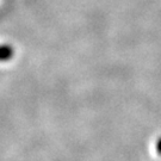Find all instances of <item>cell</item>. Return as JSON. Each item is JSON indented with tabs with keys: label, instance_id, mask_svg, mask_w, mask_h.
<instances>
[{
	"label": "cell",
	"instance_id": "1",
	"mask_svg": "<svg viewBox=\"0 0 161 161\" xmlns=\"http://www.w3.org/2000/svg\"><path fill=\"white\" fill-rule=\"evenodd\" d=\"M13 56V50L10 46H0V61H8Z\"/></svg>",
	"mask_w": 161,
	"mask_h": 161
}]
</instances>
